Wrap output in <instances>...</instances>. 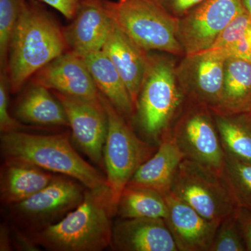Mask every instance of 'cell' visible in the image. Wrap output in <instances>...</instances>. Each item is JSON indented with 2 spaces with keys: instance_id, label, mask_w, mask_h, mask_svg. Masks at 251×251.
<instances>
[{
  "instance_id": "obj_1",
  "label": "cell",
  "mask_w": 251,
  "mask_h": 251,
  "mask_svg": "<svg viewBox=\"0 0 251 251\" xmlns=\"http://www.w3.org/2000/svg\"><path fill=\"white\" fill-rule=\"evenodd\" d=\"M116 216L106 184L86 188L80 204L56 224L30 234L51 251H100L111 245L112 219Z\"/></svg>"
},
{
  "instance_id": "obj_2",
  "label": "cell",
  "mask_w": 251,
  "mask_h": 251,
  "mask_svg": "<svg viewBox=\"0 0 251 251\" xmlns=\"http://www.w3.org/2000/svg\"><path fill=\"white\" fill-rule=\"evenodd\" d=\"M64 31L53 18L34 3L23 1L10 41V89L17 92L43 67L65 52Z\"/></svg>"
},
{
  "instance_id": "obj_3",
  "label": "cell",
  "mask_w": 251,
  "mask_h": 251,
  "mask_svg": "<svg viewBox=\"0 0 251 251\" xmlns=\"http://www.w3.org/2000/svg\"><path fill=\"white\" fill-rule=\"evenodd\" d=\"M69 133L41 135L25 131L1 133L4 160H20L50 173L77 180L87 188L106 184V177L81 157L73 147Z\"/></svg>"
},
{
  "instance_id": "obj_4",
  "label": "cell",
  "mask_w": 251,
  "mask_h": 251,
  "mask_svg": "<svg viewBox=\"0 0 251 251\" xmlns=\"http://www.w3.org/2000/svg\"><path fill=\"white\" fill-rule=\"evenodd\" d=\"M185 101L175 62L164 56L148 54L136 105V115L143 133L150 139L159 141L171 128Z\"/></svg>"
},
{
  "instance_id": "obj_5",
  "label": "cell",
  "mask_w": 251,
  "mask_h": 251,
  "mask_svg": "<svg viewBox=\"0 0 251 251\" xmlns=\"http://www.w3.org/2000/svg\"><path fill=\"white\" fill-rule=\"evenodd\" d=\"M103 4L112 21L144 50L184 57L177 37L178 20L153 0L103 1Z\"/></svg>"
},
{
  "instance_id": "obj_6",
  "label": "cell",
  "mask_w": 251,
  "mask_h": 251,
  "mask_svg": "<svg viewBox=\"0 0 251 251\" xmlns=\"http://www.w3.org/2000/svg\"><path fill=\"white\" fill-rule=\"evenodd\" d=\"M99 99L108 117V134L103 148L106 184L117 211L122 191L157 149L137 136L129 122L99 92Z\"/></svg>"
},
{
  "instance_id": "obj_7",
  "label": "cell",
  "mask_w": 251,
  "mask_h": 251,
  "mask_svg": "<svg viewBox=\"0 0 251 251\" xmlns=\"http://www.w3.org/2000/svg\"><path fill=\"white\" fill-rule=\"evenodd\" d=\"M170 193L211 221L221 222L240 209L221 172L191 160L181 162Z\"/></svg>"
},
{
  "instance_id": "obj_8",
  "label": "cell",
  "mask_w": 251,
  "mask_h": 251,
  "mask_svg": "<svg viewBox=\"0 0 251 251\" xmlns=\"http://www.w3.org/2000/svg\"><path fill=\"white\" fill-rule=\"evenodd\" d=\"M86 188L77 180L54 175L45 188L22 202L5 206L12 226L29 234L56 224L77 207Z\"/></svg>"
},
{
  "instance_id": "obj_9",
  "label": "cell",
  "mask_w": 251,
  "mask_h": 251,
  "mask_svg": "<svg viewBox=\"0 0 251 251\" xmlns=\"http://www.w3.org/2000/svg\"><path fill=\"white\" fill-rule=\"evenodd\" d=\"M170 131L186 159L222 172L226 152L208 107L186 99Z\"/></svg>"
},
{
  "instance_id": "obj_10",
  "label": "cell",
  "mask_w": 251,
  "mask_h": 251,
  "mask_svg": "<svg viewBox=\"0 0 251 251\" xmlns=\"http://www.w3.org/2000/svg\"><path fill=\"white\" fill-rule=\"evenodd\" d=\"M244 11L242 0H204L178 20L177 37L184 56L210 49L227 25Z\"/></svg>"
},
{
  "instance_id": "obj_11",
  "label": "cell",
  "mask_w": 251,
  "mask_h": 251,
  "mask_svg": "<svg viewBox=\"0 0 251 251\" xmlns=\"http://www.w3.org/2000/svg\"><path fill=\"white\" fill-rule=\"evenodd\" d=\"M227 58L224 51L216 49L184 56L176 66V75L186 99L211 110L217 108Z\"/></svg>"
},
{
  "instance_id": "obj_12",
  "label": "cell",
  "mask_w": 251,
  "mask_h": 251,
  "mask_svg": "<svg viewBox=\"0 0 251 251\" xmlns=\"http://www.w3.org/2000/svg\"><path fill=\"white\" fill-rule=\"evenodd\" d=\"M72 130L73 140L86 156L105 168L103 148L108 134V117L100 99L88 100L54 92Z\"/></svg>"
},
{
  "instance_id": "obj_13",
  "label": "cell",
  "mask_w": 251,
  "mask_h": 251,
  "mask_svg": "<svg viewBox=\"0 0 251 251\" xmlns=\"http://www.w3.org/2000/svg\"><path fill=\"white\" fill-rule=\"evenodd\" d=\"M34 85L77 98L97 100L99 91L85 61L72 51L64 52L36 73Z\"/></svg>"
},
{
  "instance_id": "obj_14",
  "label": "cell",
  "mask_w": 251,
  "mask_h": 251,
  "mask_svg": "<svg viewBox=\"0 0 251 251\" xmlns=\"http://www.w3.org/2000/svg\"><path fill=\"white\" fill-rule=\"evenodd\" d=\"M168 208L166 222L179 251H210L221 222L203 217L171 193L164 196Z\"/></svg>"
},
{
  "instance_id": "obj_15",
  "label": "cell",
  "mask_w": 251,
  "mask_h": 251,
  "mask_svg": "<svg viewBox=\"0 0 251 251\" xmlns=\"http://www.w3.org/2000/svg\"><path fill=\"white\" fill-rule=\"evenodd\" d=\"M112 21L102 0H83L72 24L64 29L67 47L81 57L103 49Z\"/></svg>"
},
{
  "instance_id": "obj_16",
  "label": "cell",
  "mask_w": 251,
  "mask_h": 251,
  "mask_svg": "<svg viewBox=\"0 0 251 251\" xmlns=\"http://www.w3.org/2000/svg\"><path fill=\"white\" fill-rule=\"evenodd\" d=\"M110 247L119 251H179L162 219H121L112 226Z\"/></svg>"
},
{
  "instance_id": "obj_17",
  "label": "cell",
  "mask_w": 251,
  "mask_h": 251,
  "mask_svg": "<svg viewBox=\"0 0 251 251\" xmlns=\"http://www.w3.org/2000/svg\"><path fill=\"white\" fill-rule=\"evenodd\" d=\"M102 51L123 79L136 108L148 65V52L137 45L113 21Z\"/></svg>"
},
{
  "instance_id": "obj_18",
  "label": "cell",
  "mask_w": 251,
  "mask_h": 251,
  "mask_svg": "<svg viewBox=\"0 0 251 251\" xmlns=\"http://www.w3.org/2000/svg\"><path fill=\"white\" fill-rule=\"evenodd\" d=\"M153 156L138 168L127 185L153 190L165 195L171 191L175 174L186 159L170 129L162 135Z\"/></svg>"
},
{
  "instance_id": "obj_19",
  "label": "cell",
  "mask_w": 251,
  "mask_h": 251,
  "mask_svg": "<svg viewBox=\"0 0 251 251\" xmlns=\"http://www.w3.org/2000/svg\"><path fill=\"white\" fill-rule=\"evenodd\" d=\"M55 175L20 160H4L0 171V200L3 205L22 202L45 188Z\"/></svg>"
},
{
  "instance_id": "obj_20",
  "label": "cell",
  "mask_w": 251,
  "mask_h": 251,
  "mask_svg": "<svg viewBox=\"0 0 251 251\" xmlns=\"http://www.w3.org/2000/svg\"><path fill=\"white\" fill-rule=\"evenodd\" d=\"M99 92L128 122L136 115V108L123 79L103 51L82 57Z\"/></svg>"
},
{
  "instance_id": "obj_21",
  "label": "cell",
  "mask_w": 251,
  "mask_h": 251,
  "mask_svg": "<svg viewBox=\"0 0 251 251\" xmlns=\"http://www.w3.org/2000/svg\"><path fill=\"white\" fill-rule=\"evenodd\" d=\"M211 111L223 114L251 111V62L227 57L221 99L217 108Z\"/></svg>"
},
{
  "instance_id": "obj_22",
  "label": "cell",
  "mask_w": 251,
  "mask_h": 251,
  "mask_svg": "<svg viewBox=\"0 0 251 251\" xmlns=\"http://www.w3.org/2000/svg\"><path fill=\"white\" fill-rule=\"evenodd\" d=\"M16 115L25 123L41 126H69L62 104L49 89L34 85L21 99Z\"/></svg>"
},
{
  "instance_id": "obj_23",
  "label": "cell",
  "mask_w": 251,
  "mask_h": 251,
  "mask_svg": "<svg viewBox=\"0 0 251 251\" xmlns=\"http://www.w3.org/2000/svg\"><path fill=\"white\" fill-rule=\"evenodd\" d=\"M212 113L225 152L238 159L251 162V111Z\"/></svg>"
},
{
  "instance_id": "obj_24",
  "label": "cell",
  "mask_w": 251,
  "mask_h": 251,
  "mask_svg": "<svg viewBox=\"0 0 251 251\" xmlns=\"http://www.w3.org/2000/svg\"><path fill=\"white\" fill-rule=\"evenodd\" d=\"M116 215L121 219L166 220L168 208L164 196L161 193L149 188L126 185L119 199Z\"/></svg>"
},
{
  "instance_id": "obj_25",
  "label": "cell",
  "mask_w": 251,
  "mask_h": 251,
  "mask_svg": "<svg viewBox=\"0 0 251 251\" xmlns=\"http://www.w3.org/2000/svg\"><path fill=\"white\" fill-rule=\"evenodd\" d=\"M221 174L238 206L251 211V162L226 153Z\"/></svg>"
},
{
  "instance_id": "obj_26",
  "label": "cell",
  "mask_w": 251,
  "mask_h": 251,
  "mask_svg": "<svg viewBox=\"0 0 251 251\" xmlns=\"http://www.w3.org/2000/svg\"><path fill=\"white\" fill-rule=\"evenodd\" d=\"M24 0H0V62L5 70L10 41Z\"/></svg>"
},
{
  "instance_id": "obj_27",
  "label": "cell",
  "mask_w": 251,
  "mask_h": 251,
  "mask_svg": "<svg viewBox=\"0 0 251 251\" xmlns=\"http://www.w3.org/2000/svg\"><path fill=\"white\" fill-rule=\"evenodd\" d=\"M237 214L238 211L221 221L210 251H247L238 221Z\"/></svg>"
},
{
  "instance_id": "obj_28",
  "label": "cell",
  "mask_w": 251,
  "mask_h": 251,
  "mask_svg": "<svg viewBox=\"0 0 251 251\" xmlns=\"http://www.w3.org/2000/svg\"><path fill=\"white\" fill-rule=\"evenodd\" d=\"M251 29V15L243 11L227 25L209 49L226 50Z\"/></svg>"
},
{
  "instance_id": "obj_29",
  "label": "cell",
  "mask_w": 251,
  "mask_h": 251,
  "mask_svg": "<svg viewBox=\"0 0 251 251\" xmlns=\"http://www.w3.org/2000/svg\"><path fill=\"white\" fill-rule=\"evenodd\" d=\"M9 77L4 70L0 77V130L1 133L17 131L24 128L17 120L10 115L9 112Z\"/></svg>"
},
{
  "instance_id": "obj_30",
  "label": "cell",
  "mask_w": 251,
  "mask_h": 251,
  "mask_svg": "<svg viewBox=\"0 0 251 251\" xmlns=\"http://www.w3.org/2000/svg\"><path fill=\"white\" fill-rule=\"evenodd\" d=\"M173 17L179 20L204 0H153Z\"/></svg>"
},
{
  "instance_id": "obj_31",
  "label": "cell",
  "mask_w": 251,
  "mask_h": 251,
  "mask_svg": "<svg viewBox=\"0 0 251 251\" xmlns=\"http://www.w3.org/2000/svg\"><path fill=\"white\" fill-rule=\"evenodd\" d=\"M13 247L18 251H39V245L33 239L30 234L13 226L11 229Z\"/></svg>"
},
{
  "instance_id": "obj_32",
  "label": "cell",
  "mask_w": 251,
  "mask_h": 251,
  "mask_svg": "<svg viewBox=\"0 0 251 251\" xmlns=\"http://www.w3.org/2000/svg\"><path fill=\"white\" fill-rule=\"evenodd\" d=\"M57 10L67 19H74L83 0H40Z\"/></svg>"
},
{
  "instance_id": "obj_33",
  "label": "cell",
  "mask_w": 251,
  "mask_h": 251,
  "mask_svg": "<svg viewBox=\"0 0 251 251\" xmlns=\"http://www.w3.org/2000/svg\"><path fill=\"white\" fill-rule=\"evenodd\" d=\"M222 51H224L227 57H234L246 59L251 52V29L233 46L226 50Z\"/></svg>"
},
{
  "instance_id": "obj_34",
  "label": "cell",
  "mask_w": 251,
  "mask_h": 251,
  "mask_svg": "<svg viewBox=\"0 0 251 251\" xmlns=\"http://www.w3.org/2000/svg\"><path fill=\"white\" fill-rule=\"evenodd\" d=\"M237 218L246 249L251 251V211L240 208L238 211Z\"/></svg>"
},
{
  "instance_id": "obj_35",
  "label": "cell",
  "mask_w": 251,
  "mask_h": 251,
  "mask_svg": "<svg viewBox=\"0 0 251 251\" xmlns=\"http://www.w3.org/2000/svg\"><path fill=\"white\" fill-rule=\"evenodd\" d=\"M12 248L11 229H9L7 225H1L0 229V251H11Z\"/></svg>"
},
{
  "instance_id": "obj_36",
  "label": "cell",
  "mask_w": 251,
  "mask_h": 251,
  "mask_svg": "<svg viewBox=\"0 0 251 251\" xmlns=\"http://www.w3.org/2000/svg\"><path fill=\"white\" fill-rule=\"evenodd\" d=\"M243 7L246 12L251 15V0H242Z\"/></svg>"
},
{
  "instance_id": "obj_37",
  "label": "cell",
  "mask_w": 251,
  "mask_h": 251,
  "mask_svg": "<svg viewBox=\"0 0 251 251\" xmlns=\"http://www.w3.org/2000/svg\"><path fill=\"white\" fill-rule=\"evenodd\" d=\"M246 60L249 61V62H251V52L250 54H249V55L247 56V57H246Z\"/></svg>"
}]
</instances>
